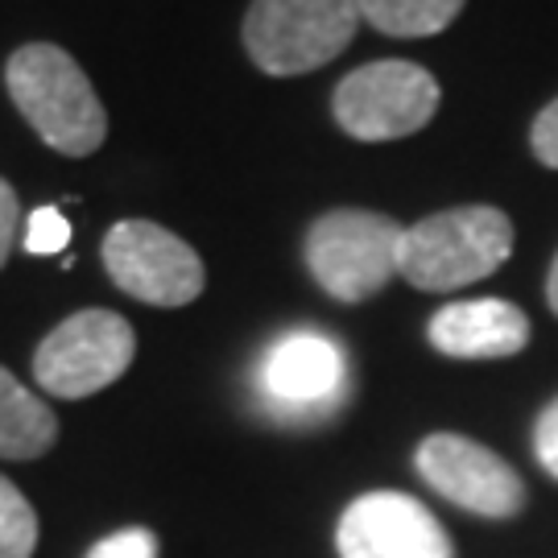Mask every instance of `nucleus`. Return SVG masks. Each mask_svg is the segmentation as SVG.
I'll return each instance as SVG.
<instances>
[{"label": "nucleus", "instance_id": "obj_19", "mask_svg": "<svg viewBox=\"0 0 558 558\" xmlns=\"http://www.w3.org/2000/svg\"><path fill=\"white\" fill-rule=\"evenodd\" d=\"M17 223H21L17 191L0 179V269H4V260H9L13 244H17Z\"/></svg>", "mask_w": 558, "mask_h": 558}, {"label": "nucleus", "instance_id": "obj_2", "mask_svg": "<svg viewBox=\"0 0 558 558\" xmlns=\"http://www.w3.org/2000/svg\"><path fill=\"white\" fill-rule=\"evenodd\" d=\"M513 253V220L500 207L468 203L410 223L401 236V278L426 294L493 278Z\"/></svg>", "mask_w": 558, "mask_h": 558}, {"label": "nucleus", "instance_id": "obj_14", "mask_svg": "<svg viewBox=\"0 0 558 558\" xmlns=\"http://www.w3.org/2000/svg\"><path fill=\"white\" fill-rule=\"evenodd\" d=\"M38 550V513L13 480L0 476V558H29Z\"/></svg>", "mask_w": 558, "mask_h": 558}, {"label": "nucleus", "instance_id": "obj_10", "mask_svg": "<svg viewBox=\"0 0 558 558\" xmlns=\"http://www.w3.org/2000/svg\"><path fill=\"white\" fill-rule=\"evenodd\" d=\"M430 348L451 360H509L525 352L530 319L525 311L505 299L451 302L426 323Z\"/></svg>", "mask_w": 558, "mask_h": 558}, {"label": "nucleus", "instance_id": "obj_5", "mask_svg": "<svg viewBox=\"0 0 558 558\" xmlns=\"http://www.w3.org/2000/svg\"><path fill=\"white\" fill-rule=\"evenodd\" d=\"M439 80L405 59H380L339 80L331 96L336 124L356 141H401L439 112Z\"/></svg>", "mask_w": 558, "mask_h": 558}, {"label": "nucleus", "instance_id": "obj_15", "mask_svg": "<svg viewBox=\"0 0 558 558\" xmlns=\"http://www.w3.org/2000/svg\"><path fill=\"white\" fill-rule=\"evenodd\" d=\"M66 240H71V223L62 216L59 207H38L29 220H25V253H34V257H50V253H62L66 248Z\"/></svg>", "mask_w": 558, "mask_h": 558}, {"label": "nucleus", "instance_id": "obj_8", "mask_svg": "<svg viewBox=\"0 0 558 558\" xmlns=\"http://www.w3.org/2000/svg\"><path fill=\"white\" fill-rule=\"evenodd\" d=\"M414 468L439 497L476 518L509 521L518 518L530 500L525 480L518 476V468L509 459H500L493 447L456 435V430L426 435L414 451Z\"/></svg>", "mask_w": 558, "mask_h": 558}, {"label": "nucleus", "instance_id": "obj_18", "mask_svg": "<svg viewBox=\"0 0 558 558\" xmlns=\"http://www.w3.org/2000/svg\"><path fill=\"white\" fill-rule=\"evenodd\" d=\"M534 459L542 463L546 476L558 480V398L534 422Z\"/></svg>", "mask_w": 558, "mask_h": 558}, {"label": "nucleus", "instance_id": "obj_4", "mask_svg": "<svg viewBox=\"0 0 558 558\" xmlns=\"http://www.w3.org/2000/svg\"><path fill=\"white\" fill-rule=\"evenodd\" d=\"M360 29L356 0H253L244 50L265 75H311L339 59Z\"/></svg>", "mask_w": 558, "mask_h": 558}, {"label": "nucleus", "instance_id": "obj_12", "mask_svg": "<svg viewBox=\"0 0 558 558\" xmlns=\"http://www.w3.org/2000/svg\"><path fill=\"white\" fill-rule=\"evenodd\" d=\"M59 442V418L46 401L0 368V459H41Z\"/></svg>", "mask_w": 558, "mask_h": 558}, {"label": "nucleus", "instance_id": "obj_7", "mask_svg": "<svg viewBox=\"0 0 558 558\" xmlns=\"http://www.w3.org/2000/svg\"><path fill=\"white\" fill-rule=\"evenodd\" d=\"M104 269L129 299L145 306H186L203 294V257L154 220H120L104 236Z\"/></svg>", "mask_w": 558, "mask_h": 558}, {"label": "nucleus", "instance_id": "obj_1", "mask_svg": "<svg viewBox=\"0 0 558 558\" xmlns=\"http://www.w3.org/2000/svg\"><path fill=\"white\" fill-rule=\"evenodd\" d=\"M9 96L17 112L62 158H87L108 137V112L83 66L62 46L29 41L9 54Z\"/></svg>", "mask_w": 558, "mask_h": 558}, {"label": "nucleus", "instance_id": "obj_11", "mask_svg": "<svg viewBox=\"0 0 558 558\" xmlns=\"http://www.w3.org/2000/svg\"><path fill=\"white\" fill-rule=\"evenodd\" d=\"M343 385V352L319 331H290L260 364V389L281 405H323Z\"/></svg>", "mask_w": 558, "mask_h": 558}, {"label": "nucleus", "instance_id": "obj_20", "mask_svg": "<svg viewBox=\"0 0 558 558\" xmlns=\"http://www.w3.org/2000/svg\"><path fill=\"white\" fill-rule=\"evenodd\" d=\"M546 302H550V311H555V319H558V253H555V260H550V274H546Z\"/></svg>", "mask_w": 558, "mask_h": 558}, {"label": "nucleus", "instance_id": "obj_17", "mask_svg": "<svg viewBox=\"0 0 558 558\" xmlns=\"http://www.w3.org/2000/svg\"><path fill=\"white\" fill-rule=\"evenodd\" d=\"M530 149H534V158H538L546 170H558V96L534 117Z\"/></svg>", "mask_w": 558, "mask_h": 558}, {"label": "nucleus", "instance_id": "obj_16", "mask_svg": "<svg viewBox=\"0 0 558 558\" xmlns=\"http://www.w3.org/2000/svg\"><path fill=\"white\" fill-rule=\"evenodd\" d=\"M87 558H158V534L154 530H117V534H108L92 546V555Z\"/></svg>", "mask_w": 558, "mask_h": 558}, {"label": "nucleus", "instance_id": "obj_6", "mask_svg": "<svg viewBox=\"0 0 558 558\" xmlns=\"http://www.w3.org/2000/svg\"><path fill=\"white\" fill-rule=\"evenodd\" d=\"M137 356V331L117 311H80L62 319L34 352V380L62 401L108 389Z\"/></svg>", "mask_w": 558, "mask_h": 558}, {"label": "nucleus", "instance_id": "obj_9", "mask_svg": "<svg viewBox=\"0 0 558 558\" xmlns=\"http://www.w3.org/2000/svg\"><path fill=\"white\" fill-rule=\"evenodd\" d=\"M339 558H456L439 518L410 493L377 488L356 497L336 525Z\"/></svg>", "mask_w": 558, "mask_h": 558}, {"label": "nucleus", "instance_id": "obj_3", "mask_svg": "<svg viewBox=\"0 0 558 558\" xmlns=\"http://www.w3.org/2000/svg\"><path fill=\"white\" fill-rule=\"evenodd\" d=\"M401 236L405 228L380 211L336 207L311 223L302 257L311 278L336 302H368L401 274Z\"/></svg>", "mask_w": 558, "mask_h": 558}, {"label": "nucleus", "instance_id": "obj_13", "mask_svg": "<svg viewBox=\"0 0 558 558\" xmlns=\"http://www.w3.org/2000/svg\"><path fill=\"white\" fill-rule=\"evenodd\" d=\"M468 0H356L360 21L389 38H430L463 13Z\"/></svg>", "mask_w": 558, "mask_h": 558}]
</instances>
